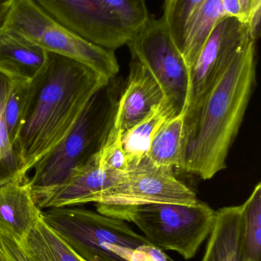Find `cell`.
Instances as JSON below:
<instances>
[{
  "label": "cell",
  "mask_w": 261,
  "mask_h": 261,
  "mask_svg": "<svg viewBox=\"0 0 261 261\" xmlns=\"http://www.w3.org/2000/svg\"><path fill=\"white\" fill-rule=\"evenodd\" d=\"M242 12L245 15V19L248 24V18H249L250 9H251V0H240Z\"/></svg>",
  "instance_id": "f546056e"
},
{
  "label": "cell",
  "mask_w": 261,
  "mask_h": 261,
  "mask_svg": "<svg viewBox=\"0 0 261 261\" xmlns=\"http://www.w3.org/2000/svg\"><path fill=\"white\" fill-rule=\"evenodd\" d=\"M225 17L221 0H205L187 23L180 51L189 70L190 76L204 44L218 23Z\"/></svg>",
  "instance_id": "e0dca14e"
},
{
  "label": "cell",
  "mask_w": 261,
  "mask_h": 261,
  "mask_svg": "<svg viewBox=\"0 0 261 261\" xmlns=\"http://www.w3.org/2000/svg\"><path fill=\"white\" fill-rule=\"evenodd\" d=\"M196 193L173 174L147 159L122 173L116 182L98 196L97 211L116 219L122 212L153 203L194 205Z\"/></svg>",
  "instance_id": "52a82bcc"
},
{
  "label": "cell",
  "mask_w": 261,
  "mask_h": 261,
  "mask_svg": "<svg viewBox=\"0 0 261 261\" xmlns=\"http://www.w3.org/2000/svg\"><path fill=\"white\" fill-rule=\"evenodd\" d=\"M133 60L157 81L176 113L186 110L191 76L163 18L150 16L127 44Z\"/></svg>",
  "instance_id": "ba28073f"
},
{
  "label": "cell",
  "mask_w": 261,
  "mask_h": 261,
  "mask_svg": "<svg viewBox=\"0 0 261 261\" xmlns=\"http://www.w3.org/2000/svg\"><path fill=\"white\" fill-rule=\"evenodd\" d=\"M261 19V0H251L248 26L251 38L254 41L260 37Z\"/></svg>",
  "instance_id": "4316f807"
},
{
  "label": "cell",
  "mask_w": 261,
  "mask_h": 261,
  "mask_svg": "<svg viewBox=\"0 0 261 261\" xmlns=\"http://www.w3.org/2000/svg\"><path fill=\"white\" fill-rule=\"evenodd\" d=\"M221 3L225 17H234L248 24L242 12L240 0H221Z\"/></svg>",
  "instance_id": "83f0119b"
},
{
  "label": "cell",
  "mask_w": 261,
  "mask_h": 261,
  "mask_svg": "<svg viewBox=\"0 0 261 261\" xmlns=\"http://www.w3.org/2000/svg\"><path fill=\"white\" fill-rule=\"evenodd\" d=\"M251 41L247 23L234 17H225L218 23L192 69L185 118L194 113L233 58Z\"/></svg>",
  "instance_id": "9c48e42d"
},
{
  "label": "cell",
  "mask_w": 261,
  "mask_h": 261,
  "mask_svg": "<svg viewBox=\"0 0 261 261\" xmlns=\"http://www.w3.org/2000/svg\"><path fill=\"white\" fill-rule=\"evenodd\" d=\"M48 51L22 37L0 32V73L12 83L32 81L42 70Z\"/></svg>",
  "instance_id": "5bb4252c"
},
{
  "label": "cell",
  "mask_w": 261,
  "mask_h": 261,
  "mask_svg": "<svg viewBox=\"0 0 261 261\" xmlns=\"http://www.w3.org/2000/svg\"><path fill=\"white\" fill-rule=\"evenodd\" d=\"M242 205L216 211V221L202 261H244Z\"/></svg>",
  "instance_id": "9a60e30c"
},
{
  "label": "cell",
  "mask_w": 261,
  "mask_h": 261,
  "mask_svg": "<svg viewBox=\"0 0 261 261\" xmlns=\"http://www.w3.org/2000/svg\"><path fill=\"white\" fill-rule=\"evenodd\" d=\"M22 37L50 53L70 58L107 80L119 72L114 51L97 45L54 19L35 0H16L1 32Z\"/></svg>",
  "instance_id": "5b68a950"
},
{
  "label": "cell",
  "mask_w": 261,
  "mask_h": 261,
  "mask_svg": "<svg viewBox=\"0 0 261 261\" xmlns=\"http://www.w3.org/2000/svg\"><path fill=\"white\" fill-rule=\"evenodd\" d=\"M30 82L12 83V89L5 104V122L15 150L26 116Z\"/></svg>",
  "instance_id": "603a6c76"
},
{
  "label": "cell",
  "mask_w": 261,
  "mask_h": 261,
  "mask_svg": "<svg viewBox=\"0 0 261 261\" xmlns=\"http://www.w3.org/2000/svg\"><path fill=\"white\" fill-rule=\"evenodd\" d=\"M111 81L92 96L67 135L34 166L28 181L35 202L101 150L116 107Z\"/></svg>",
  "instance_id": "277c9868"
},
{
  "label": "cell",
  "mask_w": 261,
  "mask_h": 261,
  "mask_svg": "<svg viewBox=\"0 0 261 261\" xmlns=\"http://www.w3.org/2000/svg\"><path fill=\"white\" fill-rule=\"evenodd\" d=\"M173 106L164 99L147 116L121 138V145L125 152L130 168L147 158L152 141L164 124L176 116Z\"/></svg>",
  "instance_id": "2e32d148"
},
{
  "label": "cell",
  "mask_w": 261,
  "mask_h": 261,
  "mask_svg": "<svg viewBox=\"0 0 261 261\" xmlns=\"http://www.w3.org/2000/svg\"><path fill=\"white\" fill-rule=\"evenodd\" d=\"M121 174L102 168L97 153L84 165L74 169L56 188L37 201V205L44 210L94 203L98 196L111 187Z\"/></svg>",
  "instance_id": "7c38bea8"
},
{
  "label": "cell",
  "mask_w": 261,
  "mask_h": 261,
  "mask_svg": "<svg viewBox=\"0 0 261 261\" xmlns=\"http://www.w3.org/2000/svg\"><path fill=\"white\" fill-rule=\"evenodd\" d=\"M163 93L153 75L138 61L130 64L127 84L116 100L107 138H121L163 99Z\"/></svg>",
  "instance_id": "8fae6325"
},
{
  "label": "cell",
  "mask_w": 261,
  "mask_h": 261,
  "mask_svg": "<svg viewBox=\"0 0 261 261\" xmlns=\"http://www.w3.org/2000/svg\"><path fill=\"white\" fill-rule=\"evenodd\" d=\"M185 141V112L167 121L152 141L146 159L159 167L182 170Z\"/></svg>",
  "instance_id": "ac0fdd59"
},
{
  "label": "cell",
  "mask_w": 261,
  "mask_h": 261,
  "mask_svg": "<svg viewBox=\"0 0 261 261\" xmlns=\"http://www.w3.org/2000/svg\"><path fill=\"white\" fill-rule=\"evenodd\" d=\"M41 218L85 261H173L121 219L76 206L41 210Z\"/></svg>",
  "instance_id": "3957f363"
},
{
  "label": "cell",
  "mask_w": 261,
  "mask_h": 261,
  "mask_svg": "<svg viewBox=\"0 0 261 261\" xmlns=\"http://www.w3.org/2000/svg\"><path fill=\"white\" fill-rule=\"evenodd\" d=\"M205 0H165L164 21L168 26L172 38L180 50L187 23Z\"/></svg>",
  "instance_id": "cb8c5ba5"
},
{
  "label": "cell",
  "mask_w": 261,
  "mask_h": 261,
  "mask_svg": "<svg viewBox=\"0 0 261 261\" xmlns=\"http://www.w3.org/2000/svg\"><path fill=\"white\" fill-rule=\"evenodd\" d=\"M100 165L113 173H124L130 169L125 152L121 145V138H106L98 153Z\"/></svg>",
  "instance_id": "d4e9b609"
},
{
  "label": "cell",
  "mask_w": 261,
  "mask_h": 261,
  "mask_svg": "<svg viewBox=\"0 0 261 261\" xmlns=\"http://www.w3.org/2000/svg\"><path fill=\"white\" fill-rule=\"evenodd\" d=\"M255 44L251 41L235 55L194 113L185 118L182 170L210 179L226 168L255 84Z\"/></svg>",
  "instance_id": "7a4b0ae2"
},
{
  "label": "cell",
  "mask_w": 261,
  "mask_h": 261,
  "mask_svg": "<svg viewBox=\"0 0 261 261\" xmlns=\"http://www.w3.org/2000/svg\"><path fill=\"white\" fill-rule=\"evenodd\" d=\"M94 1L116 30L127 39V42L150 17L146 0Z\"/></svg>",
  "instance_id": "d6986e66"
},
{
  "label": "cell",
  "mask_w": 261,
  "mask_h": 261,
  "mask_svg": "<svg viewBox=\"0 0 261 261\" xmlns=\"http://www.w3.org/2000/svg\"><path fill=\"white\" fill-rule=\"evenodd\" d=\"M41 216L28 177L0 186V233L16 243H24Z\"/></svg>",
  "instance_id": "4fadbf2b"
},
{
  "label": "cell",
  "mask_w": 261,
  "mask_h": 261,
  "mask_svg": "<svg viewBox=\"0 0 261 261\" xmlns=\"http://www.w3.org/2000/svg\"><path fill=\"white\" fill-rule=\"evenodd\" d=\"M15 1L16 0H0V32Z\"/></svg>",
  "instance_id": "f1b7e54d"
},
{
  "label": "cell",
  "mask_w": 261,
  "mask_h": 261,
  "mask_svg": "<svg viewBox=\"0 0 261 261\" xmlns=\"http://www.w3.org/2000/svg\"><path fill=\"white\" fill-rule=\"evenodd\" d=\"M109 81L78 61L48 52L45 65L31 81L15 147L21 177H27L36 163L67 135L92 96Z\"/></svg>",
  "instance_id": "6da1fadb"
},
{
  "label": "cell",
  "mask_w": 261,
  "mask_h": 261,
  "mask_svg": "<svg viewBox=\"0 0 261 261\" xmlns=\"http://www.w3.org/2000/svg\"><path fill=\"white\" fill-rule=\"evenodd\" d=\"M51 17L84 39L115 51L127 41L94 0H35Z\"/></svg>",
  "instance_id": "30bf717a"
},
{
  "label": "cell",
  "mask_w": 261,
  "mask_h": 261,
  "mask_svg": "<svg viewBox=\"0 0 261 261\" xmlns=\"http://www.w3.org/2000/svg\"><path fill=\"white\" fill-rule=\"evenodd\" d=\"M0 261H2L1 260H0Z\"/></svg>",
  "instance_id": "4dcf8cb0"
},
{
  "label": "cell",
  "mask_w": 261,
  "mask_h": 261,
  "mask_svg": "<svg viewBox=\"0 0 261 261\" xmlns=\"http://www.w3.org/2000/svg\"><path fill=\"white\" fill-rule=\"evenodd\" d=\"M38 228L54 261H85L67 246L59 236L44 222L41 216L38 222Z\"/></svg>",
  "instance_id": "484cf974"
},
{
  "label": "cell",
  "mask_w": 261,
  "mask_h": 261,
  "mask_svg": "<svg viewBox=\"0 0 261 261\" xmlns=\"http://www.w3.org/2000/svg\"><path fill=\"white\" fill-rule=\"evenodd\" d=\"M242 249L244 261H260L261 185L254 187L242 205Z\"/></svg>",
  "instance_id": "ffe728a7"
},
{
  "label": "cell",
  "mask_w": 261,
  "mask_h": 261,
  "mask_svg": "<svg viewBox=\"0 0 261 261\" xmlns=\"http://www.w3.org/2000/svg\"><path fill=\"white\" fill-rule=\"evenodd\" d=\"M12 86V81L0 73V186L15 179H25L21 176L19 160L5 122V104Z\"/></svg>",
  "instance_id": "44dd1931"
},
{
  "label": "cell",
  "mask_w": 261,
  "mask_h": 261,
  "mask_svg": "<svg viewBox=\"0 0 261 261\" xmlns=\"http://www.w3.org/2000/svg\"><path fill=\"white\" fill-rule=\"evenodd\" d=\"M116 219L136 225L156 248L189 260L211 234L216 211L200 201L194 205L153 203L125 210Z\"/></svg>",
  "instance_id": "8992f818"
},
{
  "label": "cell",
  "mask_w": 261,
  "mask_h": 261,
  "mask_svg": "<svg viewBox=\"0 0 261 261\" xmlns=\"http://www.w3.org/2000/svg\"><path fill=\"white\" fill-rule=\"evenodd\" d=\"M0 260L2 261H54L38 228H33L27 240L18 244L0 233Z\"/></svg>",
  "instance_id": "7402d4cb"
}]
</instances>
